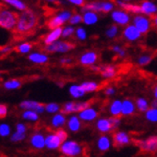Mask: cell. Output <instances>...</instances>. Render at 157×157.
<instances>
[{
    "label": "cell",
    "instance_id": "1",
    "mask_svg": "<svg viewBox=\"0 0 157 157\" xmlns=\"http://www.w3.org/2000/svg\"><path fill=\"white\" fill-rule=\"evenodd\" d=\"M37 24V17L32 10H24L18 15L17 24L15 27V32L17 34L26 35L32 32Z\"/></svg>",
    "mask_w": 157,
    "mask_h": 157
},
{
    "label": "cell",
    "instance_id": "2",
    "mask_svg": "<svg viewBox=\"0 0 157 157\" xmlns=\"http://www.w3.org/2000/svg\"><path fill=\"white\" fill-rule=\"evenodd\" d=\"M18 15L19 14L11 10H1L0 11V27L8 31L15 29Z\"/></svg>",
    "mask_w": 157,
    "mask_h": 157
},
{
    "label": "cell",
    "instance_id": "3",
    "mask_svg": "<svg viewBox=\"0 0 157 157\" xmlns=\"http://www.w3.org/2000/svg\"><path fill=\"white\" fill-rule=\"evenodd\" d=\"M60 152L68 157H77L82 155L83 148L81 144H78L73 140H65L63 141L61 147H59Z\"/></svg>",
    "mask_w": 157,
    "mask_h": 157
},
{
    "label": "cell",
    "instance_id": "4",
    "mask_svg": "<svg viewBox=\"0 0 157 157\" xmlns=\"http://www.w3.org/2000/svg\"><path fill=\"white\" fill-rule=\"evenodd\" d=\"M75 48V44L66 41V40H57L56 42L45 45L44 47V51L46 53H59V54H65L68 53L71 50Z\"/></svg>",
    "mask_w": 157,
    "mask_h": 157
},
{
    "label": "cell",
    "instance_id": "5",
    "mask_svg": "<svg viewBox=\"0 0 157 157\" xmlns=\"http://www.w3.org/2000/svg\"><path fill=\"white\" fill-rule=\"evenodd\" d=\"M132 23L138 28V30L142 33V35L150 32L151 29V25L153 24L151 19L147 15L143 13L135 14V17H133Z\"/></svg>",
    "mask_w": 157,
    "mask_h": 157
},
{
    "label": "cell",
    "instance_id": "6",
    "mask_svg": "<svg viewBox=\"0 0 157 157\" xmlns=\"http://www.w3.org/2000/svg\"><path fill=\"white\" fill-rule=\"evenodd\" d=\"M72 17V13L70 11H61L60 13H57L55 17L50 18L48 21V27L50 29H55L58 27H61L64 25L66 22H69L70 17Z\"/></svg>",
    "mask_w": 157,
    "mask_h": 157
},
{
    "label": "cell",
    "instance_id": "7",
    "mask_svg": "<svg viewBox=\"0 0 157 157\" xmlns=\"http://www.w3.org/2000/svg\"><path fill=\"white\" fill-rule=\"evenodd\" d=\"M111 19L117 25L127 26L131 20L130 14L125 10H113L111 12Z\"/></svg>",
    "mask_w": 157,
    "mask_h": 157
},
{
    "label": "cell",
    "instance_id": "8",
    "mask_svg": "<svg viewBox=\"0 0 157 157\" xmlns=\"http://www.w3.org/2000/svg\"><path fill=\"white\" fill-rule=\"evenodd\" d=\"M142 33L138 30V28L133 24H128L127 26H124L123 30V37L129 42L137 41L138 39L141 38Z\"/></svg>",
    "mask_w": 157,
    "mask_h": 157
},
{
    "label": "cell",
    "instance_id": "9",
    "mask_svg": "<svg viewBox=\"0 0 157 157\" xmlns=\"http://www.w3.org/2000/svg\"><path fill=\"white\" fill-rule=\"evenodd\" d=\"M138 147L145 152H157V136H150L138 142Z\"/></svg>",
    "mask_w": 157,
    "mask_h": 157
},
{
    "label": "cell",
    "instance_id": "10",
    "mask_svg": "<svg viewBox=\"0 0 157 157\" xmlns=\"http://www.w3.org/2000/svg\"><path fill=\"white\" fill-rule=\"evenodd\" d=\"M62 143H63V141L59 138V136L56 132L49 133V134H47L45 136V145H46V148H48V150L51 151L59 150Z\"/></svg>",
    "mask_w": 157,
    "mask_h": 157
},
{
    "label": "cell",
    "instance_id": "11",
    "mask_svg": "<svg viewBox=\"0 0 157 157\" xmlns=\"http://www.w3.org/2000/svg\"><path fill=\"white\" fill-rule=\"evenodd\" d=\"M98 61V54L95 51H86L82 53L80 58H78V62L83 66H92L95 65Z\"/></svg>",
    "mask_w": 157,
    "mask_h": 157
},
{
    "label": "cell",
    "instance_id": "12",
    "mask_svg": "<svg viewBox=\"0 0 157 157\" xmlns=\"http://www.w3.org/2000/svg\"><path fill=\"white\" fill-rule=\"evenodd\" d=\"M19 107L23 109V110H25V109H32V110H35L39 114H41L45 111V105L38 103V101L34 100L22 101L19 104Z\"/></svg>",
    "mask_w": 157,
    "mask_h": 157
},
{
    "label": "cell",
    "instance_id": "13",
    "mask_svg": "<svg viewBox=\"0 0 157 157\" xmlns=\"http://www.w3.org/2000/svg\"><path fill=\"white\" fill-rule=\"evenodd\" d=\"M96 128L103 134L114 130V125L111 121V118H99V119H97Z\"/></svg>",
    "mask_w": 157,
    "mask_h": 157
},
{
    "label": "cell",
    "instance_id": "14",
    "mask_svg": "<svg viewBox=\"0 0 157 157\" xmlns=\"http://www.w3.org/2000/svg\"><path fill=\"white\" fill-rule=\"evenodd\" d=\"M78 117L81 118L82 122H85V123H91L93 121L97 120V118L99 116V112L97 111L96 108L94 107H91V106H88L84 108L83 110L80 111L78 113Z\"/></svg>",
    "mask_w": 157,
    "mask_h": 157
},
{
    "label": "cell",
    "instance_id": "15",
    "mask_svg": "<svg viewBox=\"0 0 157 157\" xmlns=\"http://www.w3.org/2000/svg\"><path fill=\"white\" fill-rule=\"evenodd\" d=\"M112 139H113L114 145L116 147H119L127 146V145L130 144V142H131V139H130L129 135L125 131H123V130L116 131L114 133Z\"/></svg>",
    "mask_w": 157,
    "mask_h": 157
},
{
    "label": "cell",
    "instance_id": "16",
    "mask_svg": "<svg viewBox=\"0 0 157 157\" xmlns=\"http://www.w3.org/2000/svg\"><path fill=\"white\" fill-rule=\"evenodd\" d=\"M30 145L35 150H42L46 147L45 145V135L40 132H36L30 137Z\"/></svg>",
    "mask_w": 157,
    "mask_h": 157
},
{
    "label": "cell",
    "instance_id": "17",
    "mask_svg": "<svg viewBox=\"0 0 157 157\" xmlns=\"http://www.w3.org/2000/svg\"><path fill=\"white\" fill-rule=\"evenodd\" d=\"M60 37H62V28L61 27L51 29L50 32L44 36L43 42L45 45H48V44L56 42Z\"/></svg>",
    "mask_w": 157,
    "mask_h": 157
},
{
    "label": "cell",
    "instance_id": "18",
    "mask_svg": "<svg viewBox=\"0 0 157 157\" xmlns=\"http://www.w3.org/2000/svg\"><path fill=\"white\" fill-rule=\"evenodd\" d=\"M82 119L78 115H75L74 113L71 114V116H69L66 125H67V128L71 131V132H78L80 131L82 128Z\"/></svg>",
    "mask_w": 157,
    "mask_h": 157
},
{
    "label": "cell",
    "instance_id": "19",
    "mask_svg": "<svg viewBox=\"0 0 157 157\" xmlns=\"http://www.w3.org/2000/svg\"><path fill=\"white\" fill-rule=\"evenodd\" d=\"M140 7L141 13L147 15V17H153L155 13H157V5L151 1V0H144L140 4Z\"/></svg>",
    "mask_w": 157,
    "mask_h": 157
},
{
    "label": "cell",
    "instance_id": "20",
    "mask_svg": "<svg viewBox=\"0 0 157 157\" xmlns=\"http://www.w3.org/2000/svg\"><path fill=\"white\" fill-rule=\"evenodd\" d=\"M136 105L135 101L130 99L123 100V106H122V116H131L136 111Z\"/></svg>",
    "mask_w": 157,
    "mask_h": 157
},
{
    "label": "cell",
    "instance_id": "21",
    "mask_svg": "<svg viewBox=\"0 0 157 157\" xmlns=\"http://www.w3.org/2000/svg\"><path fill=\"white\" fill-rule=\"evenodd\" d=\"M99 21V15L97 12L94 11H83L82 13V23L87 26L95 25Z\"/></svg>",
    "mask_w": 157,
    "mask_h": 157
},
{
    "label": "cell",
    "instance_id": "22",
    "mask_svg": "<svg viewBox=\"0 0 157 157\" xmlns=\"http://www.w3.org/2000/svg\"><path fill=\"white\" fill-rule=\"evenodd\" d=\"M65 115L66 114H64L63 112H58L56 114H53V117L51 118L50 121V124L54 128H60L61 127H63L67 123Z\"/></svg>",
    "mask_w": 157,
    "mask_h": 157
},
{
    "label": "cell",
    "instance_id": "23",
    "mask_svg": "<svg viewBox=\"0 0 157 157\" xmlns=\"http://www.w3.org/2000/svg\"><path fill=\"white\" fill-rule=\"evenodd\" d=\"M28 59L35 64H45L48 61V56L43 52H33L30 53Z\"/></svg>",
    "mask_w": 157,
    "mask_h": 157
},
{
    "label": "cell",
    "instance_id": "24",
    "mask_svg": "<svg viewBox=\"0 0 157 157\" xmlns=\"http://www.w3.org/2000/svg\"><path fill=\"white\" fill-rule=\"evenodd\" d=\"M112 145L111 139L109 138L107 135H101L98 140H97V148L101 152H105L107 151L110 150Z\"/></svg>",
    "mask_w": 157,
    "mask_h": 157
},
{
    "label": "cell",
    "instance_id": "25",
    "mask_svg": "<svg viewBox=\"0 0 157 157\" xmlns=\"http://www.w3.org/2000/svg\"><path fill=\"white\" fill-rule=\"evenodd\" d=\"M117 5L119 6L121 9L125 10L128 13H134V14H138V13H141V7L140 5H136V4H130L128 2H125L124 0H117L116 1Z\"/></svg>",
    "mask_w": 157,
    "mask_h": 157
},
{
    "label": "cell",
    "instance_id": "26",
    "mask_svg": "<svg viewBox=\"0 0 157 157\" xmlns=\"http://www.w3.org/2000/svg\"><path fill=\"white\" fill-rule=\"evenodd\" d=\"M122 106H123V101H121L119 99L113 100L108 107L109 114L111 116L120 117L122 115Z\"/></svg>",
    "mask_w": 157,
    "mask_h": 157
},
{
    "label": "cell",
    "instance_id": "27",
    "mask_svg": "<svg viewBox=\"0 0 157 157\" xmlns=\"http://www.w3.org/2000/svg\"><path fill=\"white\" fill-rule=\"evenodd\" d=\"M101 77L109 80V78H113L117 75V68L113 65H105L100 66V71Z\"/></svg>",
    "mask_w": 157,
    "mask_h": 157
},
{
    "label": "cell",
    "instance_id": "28",
    "mask_svg": "<svg viewBox=\"0 0 157 157\" xmlns=\"http://www.w3.org/2000/svg\"><path fill=\"white\" fill-rule=\"evenodd\" d=\"M85 91L82 84H72L69 87V94L71 95L74 99H80L82 98L85 95Z\"/></svg>",
    "mask_w": 157,
    "mask_h": 157
},
{
    "label": "cell",
    "instance_id": "29",
    "mask_svg": "<svg viewBox=\"0 0 157 157\" xmlns=\"http://www.w3.org/2000/svg\"><path fill=\"white\" fill-rule=\"evenodd\" d=\"M22 118L24 120L30 121V122H37L39 120V113H37L32 109H25L21 114Z\"/></svg>",
    "mask_w": 157,
    "mask_h": 157
},
{
    "label": "cell",
    "instance_id": "30",
    "mask_svg": "<svg viewBox=\"0 0 157 157\" xmlns=\"http://www.w3.org/2000/svg\"><path fill=\"white\" fill-rule=\"evenodd\" d=\"M2 2L11 7H13L15 10L20 11V12L27 9L26 4L23 2L22 0H2Z\"/></svg>",
    "mask_w": 157,
    "mask_h": 157
},
{
    "label": "cell",
    "instance_id": "31",
    "mask_svg": "<svg viewBox=\"0 0 157 157\" xmlns=\"http://www.w3.org/2000/svg\"><path fill=\"white\" fill-rule=\"evenodd\" d=\"M3 87L6 90H15L21 87V82L17 78H12L3 82Z\"/></svg>",
    "mask_w": 157,
    "mask_h": 157
},
{
    "label": "cell",
    "instance_id": "32",
    "mask_svg": "<svg viewBox=\"0 0 157 157\" xmlns=\"http://www.w3.org/2000/svg\"><path fill=\"white\" fill-rule=\"evenodd\" d=\"M135 105H136L137 110L140 112H146L147 109L150 108V104H148L147 100L143 97H140V98L136 99Z\"/></svg>",
    "mask_w": 157,
    "mask_h": 157
},
{
    "label": "cell",
    "instance_id": "33",
    "mask_svg": "<svg viewBox=\"0 0 157 157\" xmlns=\"http://www.w3.org/2000/svg\"><path fill=\"white\" fill-rule=\"evenodd\" d=\"M61 112H63L66 115L77 113V103H75V101H67L62 105Z\"/></svg>",
    "mask_w": 157,
    "mask_h": 157
},
{
    "label": "cell",
    "instance_id": "34",
    "mask_svg": "<svg viewBox=\"0 0 157 157\" xmlns=\"http://www.w3.org/2000/svg\"><path fill=\"white\" fill-rule=\"evenodd\" d=\"M146 119L151 123H157V107L151 106L145 112Z\"/></svg>",
    "mask_w": 157,
    "mask_h": 157
},
{
    "label": "cell",
    "instance_id": "35",
    "mask_svg": "<svg viewBox=\"0 0 157 157\" xmlns=\"http://www.w3.org/2000/svg\"><path fill=\"white\" fill-rule=\"evenodd\" d=\"M82 86L83 87L84 91L86 93H92L95 92L99 89V83L95 82H84L82 83Z\"/></svg>",
    "mask_w": 157,
    "mask_h": 157
},
{
    "label": "cell",
    "instance_id": "36",
    "mask_svg": "<svg viewBox=\"0 0 157 157\" xmlns=\"http://www.w3.org/2000/svg\"><path fill=\"white\" fill-rule=\"evenodd\" d=\"M33 48L32 43L30 42H22L15 47V51L19 54H29Z\"/></svg>",
    "mask_w": 157,
    "mask_h": 157
},
{
    "label": "cell",
    "instance_id": "37",
    "mask_svg": "<svg viewBox=\"0 0 157 157\" xmlns=\"http://www.w3.org/2000/svg\"><path fill=\"white\" fill-rule=\"evenodd\" d=\"M115 9V4L110 0H101V12L107 13Z\"/></svg>",
    "mask_w": 157,
    "mask_h": 157
},
{
    "label": "cell",
    "instance_id": "38",
    "mask_svg": "<svg viewBox=\"0 0 157 157\" xmlns=\"http://www.w3.org/2000/svg\"><path fill=\"white\" fill-rule=\"evenodd\" d=\"M61 110V107L59 104L56 103H49L45 105V111L49 114H56Z\"/></svg>",
    "mask_w": 157,
    "mask_h": 157
},
{
    "label": "cell",
    "instance_id": "39",
    "mask_svg": "<svg viewBox=\"0 0 157 157\" xmlns=\"http://www.w3.org/2000/svg\"><path fill=\"white\" fill-rule=\"evenodd\" d=\"M24 139H26V133H22V132H18L15 130L14 132H13L11 134V141L13 143H18L21 142Z\"/></svg>",
    "mask_w": 157,
    "mask_h": 157
},
{
    "label": "cell",
    "instance_id": "40",
    "mask_svg": "<svg viewBox=\"0 0 157 157\" xmlns=\"http://www.w3.org/2000/svg\"><path fill=\"white\" fill-rule=\"evenodd\" d=\"M118 33H119V28L117 25H111L109 26L105 31V36L107 38H114L117 36Z\"/></svg>",
    "mask_w": 157,
    "mask_h": 157
},
{
    "label": "cell",
    "instance_id": "41",
    "mask_svg": "<svg viewBox=\"0 0 157 157\" xmlns=\"http://www.w3.org/2000/svg\"><path fill=\"white\" fill-rule=\"evenodd\" d=\"M151 60H152V57L151 56V55H143V56L138 58L137 63L140 66H147L151 63Z\"/></svg>",
    "mask_w": 157,
    "mask_h": 157
},
{
    "label": "cell",
    "instance_id": "42",
    "mask_svg": "<svg viewBox=\"0 0 157 157\" xmlns=\"http://www.w3.org/2000/svg\"><path fill=\"white\" fill-rule=\"evenodd\" d=\"M76 33V29L74 28V25H68L65 26L64 28H62V37L63 38H68L70 36H72Z\"/></svg>",
    "mask_w": 157,
    "mask_h": 157
},
{
    "label": "cell",
    "instance_id": "43",
    "mask_svg": "<svg viewBox=\"0 0 157 157\" xmlns=\"http://www.w3.org/2000/svg\"><path fill=\"white\" fill-rule=\"evenodd\" d=\"M11 134V127L6 123L0 124V136L1 137H8Z\"/></svg>",
    "mask_w": 157,
    "mask_h": 157
},
{
    "label": "cell",
    "instance_id": "44",
    "mask_svg": "<svg viewBox=\"0 0 157 157\" xmlns=\"http://www.w3.org/2000/svg\"><path fill=\"white\" fill-rule=\"evenodd\" d=\"M77 38L78 39V40H81V41H84L86 37H87V33H86V31L84 28L82 27H78L76 29V33H75Z\"/></svg>",
    "mask_w": 157,
    "mask_h": 157
},
{
    "label": "cell",
    "instance_id": "45",
    "mask_svg": "<svg viewBox=\"0 0 157 157\" xmlns=\"http://www.w3.org/2000/svg\"><path fill=\"white\" fill-rule=\"evenodd\" d=\"M82 22V14H80V13L72 14V17L69 19V24L74 25V26L78 25V24H81Z\"/></svg>",
    "mask_w": 157,
    "mask_h": 157
},
{
    "label": "cell",
    "instance_id": "46",
    "mask_svg": "<svg viewBox=\"0 0 157 157\" xmlns=\"http://www.w3.org/2000/svg\"><path fill=\"white\" fill-rule=\"evenodd\" d=\"M112 51H113L115 54H117L119 57H121V58L124 57L125 55H127V51H125L124 48H122V47L119 46V45H114V46L112 47Z\"/></svg>",
    "mask_w": 157,
    "mask_h": 157
},
{
    "label": "cell",
    "instance_id": "47",
    "mask_svg": "<svg viewBox=\"0 0 157 157\" xmlns=\"http://www.w3.org/2000/svg\"><path fill=\"white\" fill-rule=\"evenodd\" d=\"M88 106H90V103H88V101H78L77 103V113L83 110L84 108L88 107Z\"/></svg>",
    "mask_w": 157,
    "mask_h": 157
},
{
    "label": "cell",
    "instance_id": "48",
    "mask_svg": "<svg viewBox=\"0 0 157 157\" xmlns=\"http://www.w3.org/2000/svg\"><path fill=\"white\" fill-rule=\"evenodd\" d=\"M56 133L59 136V138H60L62 141H65V140H67V138H68L67 132H66L64 129H62V128H59V129L56 131Z\"/></svg>",
    "mask_w": 157,
    "mask_h": 157
},
{
    "label": "cell",
    "instance_id": "49",
    "mask_svg": "<svg viewBox=\"0 0 157 157\" xmlns=\"http://www.w3.org/2000/svg\"><path fill=\"white\" fill-rule=\"evenodd\" d=\"M15 130L18 132H22V133H26L27 131V127L23 124V123H18L15 125Z\"/></svg>",
    "mask_w": 157,
    "mask_h": 157
},
{
    "label": "cell",
    "instance_id": "50",
    "mask_svg": "<svg viewBox=\"0 0 157 157\" xmlns=\"http://www.w3.org/2000/svg\"><path fill=\"white\" fill-rule=\"evenodd\" d=\"M13 47L10 46V45H7V46H2L1 48H0V53L1 55H8L10 54L12 51H13Z\"/></svg>",
    "mask_w": 157,
    "mask_h": 157
},
{
    "label": "cell",
    "instance_id": "51",
    "mask_svg": "<svg viewBox=\"0 0 157 157\" xmlns=\"http://www.w3.org/2000/svg\"><path fill=\"white\" fill-rule=\"evenodd\" d=\"M59 62L61 65H69V64H72L73 59L71 58H68V57H63L59 59Z\"/></svg>",
    "mask_w": 157,
    "mask_h": 157
},
{
    "label": "cell",
    "instance_id": "52",
    "mask_svg": "<svg viewBox=\"0 0 157 157\" xmlns=\"http://www.w3.org/2000/svg\"><path fill=\"white\" fill-rule=\"evenodd\" d=\"M8 114V107L6 105L1 104L0 105V117L1 118H5Z\"/></svg>",
    "mask_w": 157,
    "mask_h": 157
},
{
    "label": "cell",
    "instance_id": "53",
    "mask_svg": "<svg viewBox=\"0 0 157 157\" xmlns=\"http://www.w3.org/2000/svg\"><path fill=\"white\" fill-rule=\"evenodd\" d=\"M69 3H71L75 6L83 7L85 5V0H67Z\"/></svg>",
    "mask_w": 157,
    "mask_h": 157
},
{
    "label": "cell",
    "instance_id": "54",
    "mask_svg": "<svg viewBox=\"0 0 157 157\" xmlns=\"http://www.w3.org/2000/svg\"><path fill=\"white\" fill-rule=\"evenodd\" d=\"M116 92V89L113 87V86H107V87L105 89V94L106 96H112L114 95Z\"/></svg>",
    "mask_w": 157,
    "mask_h": 157
},
{
    "label": "cell",
    "instance_id": "55",
    "mask_svg": "<svg viewBox=\"0 0 157 157\" xmlns=\"http://www.w3.org/2000/svg\"><path fill=\"white\" fill-rule=\"evenodd\" d=\"M152 23H153V25L157 27V13H155L153 15V18H152Z\"/></svg>",
    "mask_w": 157,
    "mask_h": 157
},
{
    "label": "cell",
    "instance_id": "56",
    "mask_svg": "<svg viewBox=\"0 0 157 157\" xmlns=\"http://www.w3.org/2000/svg\"><path fill=\"white\" fill-rule=\"evenodd\" d=\"M153 96H154V99L157 100V85L154 87L153 89Z\"/></svg>",
    "mask_w": 157,
    "mask_h": 157
},
{
    "label": "cell",
    "instance_id": "57",
    "mask_svg": "<svg viewBox=\"0 0 157 157\" xmlns=\"http://www.w3.org/2000/svg\"><path fill=\"white\" fill-rule=\"evenodd\" d=\"M46 2H49V3H54V2H56L57 0H45Z\"/></svg>",
    "mask_w": 157,
    "mask_h": 157
},
{
    "label": "cell",
    "instance_id": "58",
    "mask_svg": "<svg viewBox=\"0 0 157 157\" xmlns=\"http://www.w3.org/2000/svg\"><path fill=\"white\" fill-rule=\"evenodd\" d=\"M124 1H125V2H129V1H131V0H124Z\"/></svg>",
    "mask_w": 157,
    "mask_h": 157
}]
</instances>
